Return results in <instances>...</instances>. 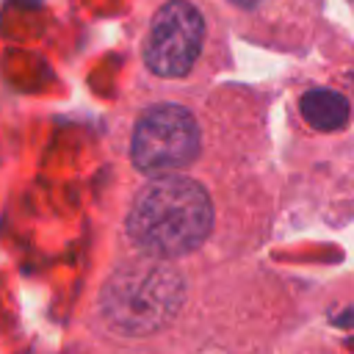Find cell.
I'll return each mask as SVG.
<instances>
[{
    "mask_svg": "<svg viewBox=\"0 0 354 354\" xmlns=\"http://www.w3.org/2000/svg\"><path fill=\"white\" fill-rule=\"evenodd\" d=\"M213 227V205L207 191L180 174L155 177L133 199L127 232L133 243L152 257H180L196 249Z\"/></svg>",
    "mask_w": 354,
    "mask_h": 354,
    "instance_id": "obj_1",
    "label": "cell"
},
{
    "mask_svg": "<svg viewBox=\"0 0 354 354\" xmlns=\"http://www.w3.org/2000/svg\"><path fill=\"white\" fill-rule=\"evenodd\" d=\"M185 299L180 271L152 254L119 263L102 285L100 310L111 329L119 335H149L163 329Z\"/></svg>",
    "mask_w": 354,
    "mask_h": 354,
    "instance_id": "obj_2",
    "label": "cell"
},
{
    "mask_svg": "<svg viewBox=\"0 0 354 354\" xmlns=\"http://www.w3.org/2000/svg\"><path fill=\"white\" fill-rule=\"evenodd\" d=\"M199 152L196 119L183 105H158L147 111L133 133L130 158L141 174L169 177L185 169Z\"/></svg>",
    "mask_w": 354,
    "mask_h": 354,
    "instance_id": "obj_3",
    "label": "cell"
},
{
    "mask_svg": "<svg viewBox=\"0 0 354 354\" xmlns=\"http://www.w3.org/2000/svg\"><path fill=\"white\" fill-rule=\"evenodd\" d=\"M202 17L188 0L166 3L152 25L144 44L147 66L160 77H180L185 75L202 47Z\"/></svg>",
    "mask_w": 354,
    "mask_h": 354,
    "instance_id": "obj_4",
    "label": "cell"
},
{
    "mask_svg": "<svg viewBox=\"0 0 354 354\" xmlns=\"http://www.w3.org/2000/svg\"><path fill=\"white\" fill-rule=\"evenodd\" d=\"M301 116L315 130H337L348 119V100L332 88H313L301 97Z\"/></svg>",
    "mask_w": 354,
    "mask_h": 354,
    "instance_id": "obj_5",
    "label": "cell"
},
{
    "mask_svg": "<svg viewBox=\"0 0 354 354\" xmlns=\"http://www.w3.org/2000/svg\"><path fill=\"white\" fill-rule=\"evenodd\" d=\"M232 3H238V6H257V3H263V0H232Z\"/></svg>",
    "mask_w": 354,
    "mask_h": 354,
    "instance_id": "obj_6",
    "label": "cell"
}]
</instances>
